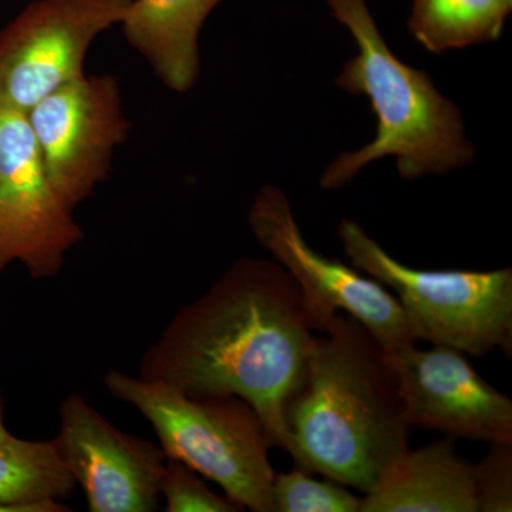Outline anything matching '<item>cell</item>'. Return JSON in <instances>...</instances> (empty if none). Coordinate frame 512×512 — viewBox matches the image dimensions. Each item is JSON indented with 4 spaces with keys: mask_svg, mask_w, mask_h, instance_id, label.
Masks as SVG:
<instances>
[{
    "mask_svg": "<svg viewBox=\"0 0 512 512\" xmlns=\"http://www.w3.org/2000/svg\"><path fill=\"white\" fill-rule=\"evenodd\" d=\"M313 330L298 285L268 259L239 258L181 306L146 349L138 377L191 397L237 396L288 453L285 403L301 379Z\"/></svg>",
    "mask_w": 512,
    "mask_h": 512,
    "instance_id": "obj_1",
    "label": "cell"
},
{
    "mask_svg": "<svg viewBox=\"0 0 512 512\" xmlns=\"http://www.w3.org/2000/svg\"><path fill=\"white\" fill-rule=\"evenodd\" d=\"M323 333L285 403L288 454L303 470L367 494L407 453L413 427L375 336L345 313Z\"/></svg>",
    "mask_w": 512,
    "mask_h": 512,
    "instance_id": "obj_2",
    "label": "cell"
},
{
    "mask_svg": "<svg viewBox=\"0 0 512 512\" xmlns=\"http://www.w3.org/2000/svg\"><path fill=\"white\" fill-rule=\"evenodd\" d=\"M325 2L357 46L335 84L369 100L377 131L365 147L332 161L320 177V187L339 190L367 165L387 157L396 158L404 180L444 175L473 163L476 148L466 136L460 107L439 92L429 73L394 55L366 0Z\"/></svg>",
    "mask_w": 512,
    "mask_h": 512,
    "instance_id": "obj_3",
    "label": "cell"
},
{
    "mask_svg": "<svg viewBox=\"0 0 512 512\" xmlns=\"http://www.w3.org/2000/svg\"><path fill=\"white\" fill-rule=\"evenodd\" d=\"M111 396L143 414L165 457L214 481L242 510L272 512V441L251 404L237 396H187L170 384L110 370Z\"/></svg>",
    "mask_w": 512,
    "mask_h": 512,
    "instance_id": "obj_4",
    "label": "cell"
},
{
    "mask_svg": "<svg viewBox=\"0 0 512 512\" xmlns=\"http://www.w3.org/2000/svg\"><path fill=\"white\" fill-rule=\"evenodd\" d=\"M353 268L396 292L414 340L481 357L512 353V269L420 271L384 251L362 225L339 222Z\"/></svg>",
    "mask_w": 512,
    "mask_h": 512,
    "instance_id": "obj_5",
    "label": "cell"
},
{
    "mask_svg": "<svg viewBox=\"0 0 512 512\" xmlns=\"http://www.w3.org/2000/svg\"><path fill=\"white\" fill-rule=\"evenodd\" d=\"M259 245L284 266L298 285L309 328L322 332L338 313L359 320L384 352L416 345L399 299L353 266L318 254L303 238L284 190L259 188L248 212Z\"/></svg>",
    "mask_w": 512,
    "mask_h": 512,
    "instance_id": "obj_6",
    "label": "cell"
},
{
    "mask_svg": "<svg viewBox=\"0 0 512 512\" xmlns=\"http://www.w3.org/2000/svg\"><path fill=\"white\" fill-rule=\"evenodd\" d=\"M131 0H33L0 29V110L26 114L83 76L94 40Z\"/></svg>",
    "mask_w": 512,
    "mask_h": 512,
    "instance_id": "obj_7",
    "label": "cell"
},
{
    "mask_svg": "<svg viewBox=\"0 0 512 512\" xmlns=\"http://www.w3.org/2000/svg\"><path fill=\"white\" fill-rule=\"evenodd\" d=\"M49 180L72 208L109 178L114 150L131 130L110 74L77 77L25 114Z\"/></svg>",
    "mask_w": 512,
    "mask_h": 512,
    "instance_id": "obj_8",
    "label": "cell"
},
{
    "mask_svg": "<svg viewBox=\"0 0 512 512\" xmlns=\"http://www.w3.org/2000/svg\"><path fill=\"white\" fill-rule=\"evenodd\" d=\"M47 177L25 114L0 110V274L12 262L30 278L62 271L83 228Z\"/></svg>",
    "mask_w": 512,
    "mask_h": 512,
    "instance_id": "obj_9",
    "label": "cell"
},
{
    "mask_svg": "<svg viewBox=\"0 0 512 512\" xmlns=\"http://www.w3.org/2000/svg\"><path fill=\"white\" fill-rule=\"evenodd\" d=\"M384 353L410 426L512 444V400L485 382L463 352L413 345Z\"/></svg>",
    "mask_w": 512,
    "mask_h": 512,
    "instance_id": "obj_10",
    "label": "cell"
},
{
    "mask_svg": "<svg viewBox=\"0 0 512 512\" xmlns=\"http://www.w3.org/2000/svg\"><path fill=\"white\" fill-rule=\"evenodd\" d=\"M66 466L92 512H153L167 457L151 441L124 433L79 393L60 404L55 437Z\"/></svg>",
    "mask_w": 512,
    "mask_h": 512,
    "instance_id": "obj_11",
    "label": "cell"
},
{
    "mask_svg": "<svg viewBox=\"0 0 512 512\" xmlns=\"http://www.w3.org/2000/svg\"><path fill=\"white\" fill-rule=\"evenodd\" d=\"M360 512H477L474 464L453 437L409 448L362 497Z\"/></svg>",
    "mask_w": 512,
    "mask_h": 512,
    "instance_id": "obj_12",
    "label": "cell"
},
{
    "mask_svg": "<svg viewBox=\"0 0 512 512\" xmlns=\"http://www.w3.org/2000/svg\"><path fill=\"white\" fill-rule=\"evenodd\" d=\"M224 0H131L119 26L167 89L187 93L201 73L202 26Z\"/></svg>",
    "mask_w": 512,
    "mask_h": 512,
    "instance_id": "obj_13",
    "label": "cell"
},
{
    "mask_svg": "<svg viewBox=\"0 0 512 512\" xmlns=\"http://www.w3.org/2000/svg\"><path fill=\"white\" fill-rule=\"evenodd\" d=\"M76 481L53 440L10 436L0 444V512H66Z\"/></svg>",
    "mask_w": 512,
    "mask_h": 512,
    "instance_id": "obj_14",
    "label": "cell"
},
{
    "mask_svg": "<svg viewBox=\"0 0 512 512\" xmlns=\"http://www.w3.org/2000/svg\"><path fill=\"white\" fill-rule=\"evenodd\" d=\"M512 6L505 0H412L407 28L431 53L494 42Z\"/></svg>",
    "mask_w": 512,
    "mask_h": 512,
    "instance_id": "obj_15",
    "label": "cell"
},
{
    "mask_svg": "<svg viewBox=\"0 0 512 512\" xmlns=\"http://www.w3.org/2000/svg\"><path fill=\"white\" fill-rule=\"evenodd\" d=\"M296 466L275 474L272 512H360L362 498L335 481H318Z\"/></svg>",
    "mask_w": 512,
    "mask_h": 512,
    "instance_id": "obj_16",
    "label": "cell"
},
{
    "mask_svg": "<svg viewBox=\"0 0 512 512\" xmlns=\"http://www.w3.org/2000/svg\"><path fill=\"white\" fill-rule=\"evenodd\" d=\"M167 512H238L244 511L227 495L212 491L198 473L177 460L167 458L160 480Z\"/></svg>",
    "mask_w": 512,
    "mask_h": 512,
    "instance_id": "obj_17",
    "label": "cell"
},
{
    "mask_svg": "<svg viewBox=\"0 0 512 512\" xmlns=\"http://www.w3.org/2000/svg\"><path fill=\"white\" fill-rule=\"evenodd\" d=\"M477 512L512 511V444L491 443L474 464Z\"/></svg>",
    "mask_w": 512,
    "mask_h": 512,
    "instance_id": "obj_18",
    "label": "cell"
},
{
    "mask_svg": "<svg viewBox=\"0 0 512 512\" xmlns=\"http://www.w3.org/2000/svg\"><path fill=\"white\" fill-rule=\"evenodd\" d=\"M10 436L12 434L6 429L5 424V397H3L2 389H0V444L8 440Z\"/></svg>",
    "mask_w": 512,
    "mask_h": 512,
    "instance_id": "obj_19",
    "label": "cell"
},
{
    "mask_svg": "<svg viewBox=\"0 0 512 512\" xmlns=\"http://www.w3.org/2000/svg\"><path fill=\"white\" fill-rule=\"evenodd\" d=\"M505 2L508 3V5H511L512 6V0H505Z\"/></svg>",
    "mask_w": 512,
    "mask_h": 512,
    "instance_id": "obj_20",
    "label": "cell"
}]
</instances>
